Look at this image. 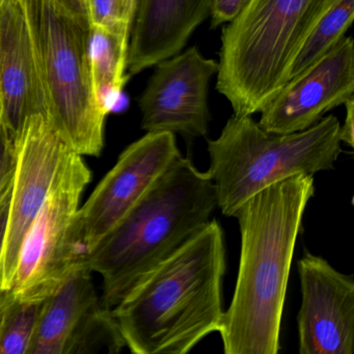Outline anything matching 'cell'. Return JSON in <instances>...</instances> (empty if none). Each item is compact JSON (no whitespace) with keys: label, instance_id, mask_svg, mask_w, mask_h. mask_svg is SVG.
I'll use <instances>...</instances> for the list:
<instances>
[{"label":"cell","instance_id":"1","mask_svg":"<svg viewBox=\"0 0 354 354\" xmlns=\"http://www.w3.org/2000/svg\"><path fill=\"white\" fill-rule=\"evenodd\" d=\"M314 176L298 174L261 190L234 213L239 268L218 333L225 354H277L290 269Z\"/></svg>","mask_w":354,"mask_h":354},{"label":"cell","instance_id":"2","mask_svg":"<svg viewBox=\"0 0 354 354\" xmlns=\"http://www.w3.org/2000/svg\"><path fill=\"white\" fill-rule=\"evenodd\" d=\"M223 227L211 219L151 269L111 310L136 354H186L223 321Z\"/></svg>","mask_w":354,"mask_h":354},{"label":"cell","instance_id":"3","mask_svg":"<svg viewBox=\"0 0 354 354\" xmlns=\"http://www.w3.org/2000/svg\"><path fill=\"white\" fill-rule=\"evenodd\" d=\"M216 208L210 174L180 155L84 258L102 277L103 308L113 310L136 281L201 231Z\"/></svg>","mask_w":354,"mask_h":354},{"label":"cell","instance_id":"4","mask_svg":"<svg viewBox=\"0 0 354 354\" xmlns=\"http://www.w3.org/2000/svg\"><path fill=\"white\" fill-rule=\"evenodd\" d=\"M335 0H250L223 26L216 88L234 115L261 113L291 77L296 59Z\"/></svg>","mask_w":354,"mask_h":354},{"label":"cell","instance_id":"5","mask_svg":"<svg viewBox=\"0 0 354 354\" xmlns=\"http://www.w3.org/2000/svg\"><path fill=\"white\" fill-rule=\"evenodd\" d=\"M339 129L333 115L288 134L265 131L252 115L230 118L221 136L208 140V173L221 213L233 217L248 198L281 180L333 169L342 153Z\"/></svg>","mask_w":354,"mask_h":354},{"label":"cell","instance_id":"6","mask_svg":"<svg viewBox=\"0 0 354 354\" xmlns=\"http://www.w3.org/2000/svg\"><path fill=\"white\" fill-rule=\"evenodd\" d=\"M47 119L73 152L98 156L109 111L95 95L88 44L91 24L48 0H24Z\"/></svg>","mask_w":354,"mask_h":354},{"label":"cell","instance_id":"7","mask_svg":"<svg viewBox=\"0 0 354 354\" xmlns=\"http://www.w3.org/2000/svg\"><path fill=\"white\" fill-rule=\"evenodd\" d=\"M91 178L82 155L72 152L22 242L10 289L14 293L45 299L84 260L76 237V218Z\"/></svg>","mask_w":354,"mask_h":354},{"label":"cell","instance_id":"8","mask_svg":"<svg viewBox=\"0 0 354 354\" xmlns=\"http://www.w3.org/2000/svg\"><path fill=\"white\" fill-rule=\"evenodd\" d=\"M180 155L171 132H147L121 153L115 167L78 210L76 237L84 258Z\"/></svg>","mask_w":354,"mask_h":354},{"label":"cell","instance_id":"9","mask_svg":"<svg viewBox=\"0 0 354 354\" xmlns=\"http://www.w3.org/2000/svg\"><path fill=\"white\" fill-rule=\"evenodd\" d=\"M73 152L46 115H32L15 140V169L0 289L13 285L22 242L59 171Z\"/></svg>","mask_w":354,"mask_h":354},{"label":"cell","instance_id":"10","mask_svg":"<svg viewBox=\"0 0 354 354\" xmlns=\"http://www.w3.org/2000/svg\"><path fill=\"white\" fill-rule=\"evenodd\" d=\"M155 66L138 100L142 129L205 138L210 122L209 82L218 71V62L194 46Z\"/></svg>","mask_w":354,"mask_h":354},{"label":"cell","instance_id":"11","mask_svg":"<svg viewBox=\"0 0 354 354\" xmlns=\"http://www.w3.org/2000/svg\"><path fill=\"white\" fill-rule=\"evenodd\" d=\"M354 42L343 37L308 69L291 78L261 111L258 124L269 133L304 131L353 97Z\"/></svg>","mask_w":354,"mask_h":354},{"label":"cell","instance_id":"12","mask_svg":"<svg viewBox=\"0 0 354 354\" xmlns=\"http://www.w3.org/2000/svg\"><path fill=\"white\" fill-rule=\"evenodd\" d=\"M297 268L301 287L299 353L353 354V277L308 252L299 259Z\"/></svg>","mask_w":354,"mask_h":354},{"label":"cell","instance_id":"13","mask_svg":"<svg viewBox=\"0 0 354 354\" xmlns=\"http://www.w3.org/2000/svg\"><path fill=\"white\" fill-rule=\"evenodd\" d=\"M47 117L24 0L0 1V119L17 138L26 122Z\"/></svg>","mask_w":354,"mask_h":354},{"label":"cell","instance_id":"14","mask_svg":"<svg viewBox=\"0 0 354 354\" xmlns=\"http://www.w3.org/2000/svg\"><path fill=\"white\" fill-rule=\"evenodd\" d=\"M212 0H136L128 76L178 55L210 15Z\"/></svg>","mask_w":354,"mask_h":354},{"label":"cell","instance_id":"15","mask_svg":"<svg viewBox=\"0 0 354 354\" xmlns=\"http://www.w3.org/2000/svg\"><path fill=\"white\" fill-rule=\"evenodd\" d=\"M86 260L75 265L45 299L28 354H65L86 313L100 302Z\"/></svg>","mask_w":354,"mask_h":354},{"label":"cell","instance_id":"16","mask_svg":"<svg viewBox=\"0 0 354 354\" xmlns=\"http://www.w3.org/2000/svg\"><path fill=\"white\" fill-rule=\"evenodd\" d=\"M130 32L91 26L88 57L95 95L111 111L128 80L127 57Z\"/></svg>","mask_w":354,"mask_h":354},{"label":"cell","instance_id":"17","mask_svg":"<svg viewBox=\"0 0 354 354\" xmlns=\"http://www.w3.org/2000/svg\"><path fill=\"white\" fill-rule=\"evenodd\" d=\"M45 299L0 292V354L28 353Z\"/></svg>","mask_w":354,"mask_h":354},{"label":"cell","instance_id":"18","mask_svg":"<svg viewBox=\"0 0 354 354\" xmlns=\"http://www.w3.org/2000/svg\"><path fill=\"white\" fill-rule=\"evenodd\" d=\"M354 19V0H335L304 43L292 70L291 78L308 69L345 37Z\"/></svg>","mask_w":354,"mask_h":354},{"label":"cell","instance_id":"19","mask_svg":"<svg viewBox=\"0 0 354 354\" xmlns=\"http://www.w3.org/2000/svg\"><path fill=\"white\" fill-rule=\"evenodd\" d=\"M126 347L115 317L101 302L91 308L78 325L65 354L119 353Z\"/></svg>","mask_w":354,"mask_h":354},{"label":"cell","instance_id":"20","mask_svg":"<svg viewBox=\"0 0 354 354\" xmlns=\"http://www.w3.org/2000/svg\"><path fill=\"white\" fill-rule=\"evenodd\" d=\"M88 9L91 26L131 32V26L121 17L118 0H88Z\"/></svg>","mask_w":354,"mask_h":354},{"label":"cell","instance_id":"21","mask_svg":"<svg viewBox=\"0 0 354 354\" xmlns=\"http://www.w3.org/2000/svg\"><path fill=\"white\" fill-rule=\"evenodd\" d=\"M15 156V140L0 119V190L13 177Z\"/></svg>","mask_w":354,"mask_h":354},{"label":"cell","instance_id":"22","mask_svg":"<svg viewBox=\"0 0 354 354\" xmlns=\"http://www.w3.org/2000/svg\"><path fill=\"white\" fill-rule=\"evenodd\" d=\"M250 0H212L211 3V26L217 28L235 19Z\"/></svg>","mask_w":354,"mask_h":354},{"label":"cell","instance_id":"23","mask_svg":"<svg viewBox=\"0 0 354 354\" xmlns=\"http://www.w3.org/2000/svg\"><path fill=\"white\" fill-rule=\"evenodd\" d=\"M12 189H13V177L0 190V262H1V256H3L6 234H7ZM0 292H1V289H0Z\"/></svg>","mask_w":354,"mask_h":354},{"label":"cell","instance_id":"24","mask_svg":"<svg viewBox=\"0 0 354 354\" xmlns=\"http://www.w3.org/2000/svg\"><path fill=\"white\" fill-rule=\"evenodd\" d=\"M48 1L55 3V6L61 8L70 15L90 22L88 0H48Z\"/></svg>","mask_w":354,"mask_h":354},{"label":"cell","instance_id":"25","mask_svg":"<svg viewBox=\"0 0 354 354\" xmlns=\"http://www.w3.org/2000/svg\"><path fill=\"white\" fill-rule=\"evenodd\" d=\"M346 106V117L344 125H341L339 129V140L344 144L353 148L354 146V136H353V119H354V98H350L347 102L345 103Z\"/></svg>","mask_w":354,"mask_h":354},{"label":"cell","instance_id":"26","mask_svg":"<svg viewBox=\"0 0 354 354\" xmlns=\"http://www.w3.org/2000/svg\"><path fill=\"white\" fill-rule=\"evenodd\" d=\"M118 5L124 21L132 26L134 14H136V0H118Z\"/></svg>","mask_w":354,"mask_h":354},{"label":"cell","instance_id":"27","mask_svg":"<svg viewBox=\"0 0 354 354\" xmlns=\"http://www.w3.org/2000/svg\"><path fill=\"white\" fill-rule=\"evenodd\" d=\"M0 1H1V0H0Z\"/></svg>","mask_w":354,"mask_h":354}]
</instances>
